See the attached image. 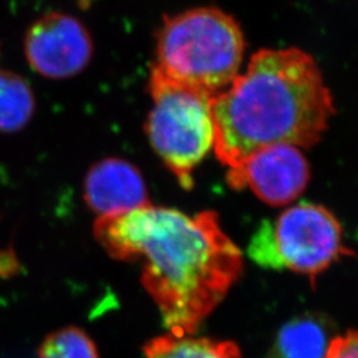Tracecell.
I'll use <instances>...</instances> for the list:
<instances>
[{"label":"cell","mask_w":358,"mask_h":358,"mask_svg":"<svg viewBox=\"0 0 358 358\" xmlns=\"http://www.w3.org/2000/svg\"><path fill=\"white\" fill-rule=\"evenodd\" d=\"M93 234L115 260H141L142 285L176 336H194L243 272V255L214 211L149 203L99 217Z\"/></svg>","instance_id":"cell-1"},{"label":"cell","mask_w":358,"mask_h":358,"mask_svg":"<svg viewBox=\"0 0 358 358\" xmlns=\"http://www.w3.org/2000/svg\"><path fill=\"white\" fill-rule=\"evenodd\" d=\"M334 115L331 92L310 55L262 50L243 75L213 97L214 152L223 166L271 145L309 148Z\"/></svg>","instance_id":"cell-2"},{"label":"cell","mask_w":358,"mask_h":358,"mask_svg":"<svg viewBox=\"0 0 358 358\" xmlns=\"http://www.w3.org/2000/svg\"><path fill=\"white\" fill-rule=\"evenodd\" d=\"M155 50V69L215 96L239 75L243 32L229 13L199 7L166 16L157 34Z\"/></svg>","instance_id":"cell-3"},{"label":"cell","mask_w":358,"mask_h":358,"mask_svg":"<svg viewBox=\"0 0 358 358\" xmlns=\"http://www.w3.org/2000/svg\"><path fill=\"white\" fill-rule=\"evenodd\" d=\"M149 93L153 106L145 124L146 136L179 185L189 190L195 167L214 149V94L171 80L154 66Z\"/></svg>","instance_id":"cell-4"},{"label":"cell","mask_w":358,"mask_h":358,"mask_svg":"<svg viewBox=\"0 0 358 358\" xmlns=\"http://www.w3.org/2000/svg\"><path fill=\"white\" fill-rule=\"evenodd\" d=\"M248 255L266 268L289 269L312 284L340 256L350 255L343 244V229L332 213L315 203H299L275 222L256 231Z\"/></svg>","instance_id":"cell-5"},{"label":"cell","mask_w":358,"mask_h":358,"mask_svg":"<svg viewBox=\"0 0 358 358\" xmlns=\"http://www.w3.org/2000/svg\"><path fill=\"white\" fill-rule=\"evenodd\" d=\"M226 178L235 190L250 189L268 205L284 206L304 192L310 171L300 148L271 145L257 149L235 166L229 167Z\"/></svg>","instance_id":"cell-6"},{"label":"cell","mask_w":358,"mask_h":358,"mask_svg":"<svg viewBox=\"0 0 358 358\" xmlns=\"http://www.w3.org/2000/svg\"><path fill=\"white\" fill-rule=\"evenodd\" d=\"M24 53L41 76L63 80L83 72L92 60L93 41L87 27L75 16L45 13L28 28Z\"/></svg>","instance_id":"cell-7"},{"label":"cell","mask_w":358,"mask_h":358,"mask_svg":"<svg viewBox=\"0 0 358 358\" xmlns=\"http://www.w3.org/2000/svg\"><path fill=\"white\" fill-rule=\"evenodd\" d=\"M84 199L100 217L150 203L141 171L121 158H105L90 167L84 180Z\"/></svg>","instance_id":"cell-8"},{"label":"cell","mask_w":358,"mask_h":358,"mask_svg":"<svg viewBox=\"0 0 358 358\" xmlns=\"http://www.w3.org/2000/svg\"><path fill=\"white\" fill-rule=\"evenodd\" d=\"M329 319L304 313L285 322L271 346L268 358H325L334 334Z\"/></svg>","instance_id":"cell-9"},{"label":"cell","mask_w":358,"mask_h":358,"mask_svg":"<svg viewBox=\"0 0 358 358\" xmlns=\"http://www.w3.org/2000/svg\"><path fill=\"white\" fill-rule=\"evenodd\" d=\"M143 353L146 358H242L239 346L232 341L173 333L150 340Z\"/></svg>","instance_id":"cell-10"},{"label":"cell","mask_w":358,"mask_h":358,"mask_svg":"<svg viewBox=\"0 0 358 358\" xmlns=\"http://www.w3.org/2000/svg\"><path fill=\"white\" fill-rule=\"evenodd\" d=\"M36 100L26 80L11 71L0 69V133L24 128L35 115Z\"/></svg>","instance_id":"cell-11"},{"label":"cell","mask_w":358,"mask_h":358,"mask_svg":"<svg viewBox=\"0 0 358 358\" xmlns=\"http://www.w3.org/2000/svg\"><path fill=\"white\" fill-rule=\"evenodd\" d=\"M38 358H100L90 334L76 327H65L45 337Z\"/></svg>","instance_id":"cell-12"},{"label":"cell","mask_w":358,"mask_h":358,"mask_svg":"<svg viewBox=\"0 0 358 358\" xmlns=\"http://www.w3.org/2000/svg\"><path fill=\"white\" fill-rule=\"evenodd\" d=\"M325 358H358V331H348L343 336H334Z\"/></svg>","instance_id":"cell-13"},{"label":"cell","mask_w":358,"mask_h":358,"mask_svg":"<svg viewBox=\"0 0 358 358\" xmlns=\"http://www.w3.org/2000/svg\"><path fill=\"white\" fill-rule=\"evenodd\" d=\"M17 271V260L13 251H0V276L8 278Z\"/></svg>","instance_id":"cell-14"}]
</instances>
